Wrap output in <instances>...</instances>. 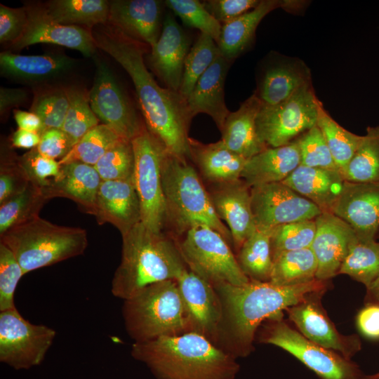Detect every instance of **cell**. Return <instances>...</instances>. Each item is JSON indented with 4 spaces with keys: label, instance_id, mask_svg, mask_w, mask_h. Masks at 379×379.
Returning a JSON list of instances; mask_svg holds the SVG:
<instances>
[{
    "label": "cell",
    "instance_id": "obj_46",
    "mask_svg": "<svg viewBox=\"0 0 379 379\" xmlns=\"http://www.w3.org/2000/svg\"><path fill=\"white\" fill-rule=\"evenodd\" d=\"M169 8L187 26L197 28L218 41L222 29L220 23L198 0H166Z\"/></svg>",
    "mask_w": 379,
    "mask_h": 379
},
{
    "label": "cell",
    "instance_id": "obj_42",
    "mask_svg": "<svg viewBox=\"0 0 379 379\" xmlns=\"http://www.w3.org/2000/svg\"><path fill=\"white\" fill-rule=\"evenodd\" d=\"M69 106L61 129L72 146L88 131L99 124V119L92 110L88 97L81 90L68 89Z\"/></svg>",
    "mask_w": 379,
    "mask_h": 379
},
{
    "label": "cell",
    "instance_id": "obj_15",
    "mask_svg": "<svg viewBox=\"0 0 379 379\" xmlns=\"http://www.w3.org/2000/svg\"><path fill=\"white\" fill-rule=\"evenodd\" d=\"M175 281L185 304L190 332L204 336L216 345L222 307L213 286L188 268Z\"/></svg>",
    "mask_w": 379,
    "mask_h": 379
},
{
    "label": "cell",
    "instance_id": "obj_22",
    "mask_svg": "<svg viewBox=\"0 0 379 379\" xmlns=\"http://www.w3.org/2000/svg\"><path fill=\"white\" fill-rule=\"evenodd\" d=\"M94 216L99 224L114 225L121 236L140 222V204L133 179L102 180Z\"/></svg>",
    "mask_w": 379,
    "mask_h": 379
},
{
    "label": "cell",
    "instance_id": "obj_19",
    "mask_svg": "<svg viewBox=\"0 0 379 379\" xmlns=\"http://www.w3.org/2000/svg\"><path fill=\"white\" fill-rule=\"evenodd\" d=\"M250 189L239 179L214 185L208 192L215 211L218 218L227 224L232 244L238 252L244 241L257 230Z\"/></svg>",
    "mask_w": 379,
    "mask_h": 379
},
{
    "label": "cell",
    "instance_id": "obj_2",
    "mask_svg": "<svg viewBox=\"0 0 379 379\" xmlns=\"http://www.w3.org/2000/svg\"><path fill=\"white\" fill-rule=\"evenodd\" d=\"M221 303L222 319L216 345L236 359L253 350L257 328L265 319L281 320L283 311L325 288V281L314 279L292 286L250 280L244 285H213Z\"/></svg>",
    "mask_w": 379,
    "mask_h": 379
},
{
    "label": "cell",
    "instance_id": "obj_53",
    "mask_svg": "<svg viewBox=\"0 0 379 379\" xmlns=\"http://www.w3.org/2000/svg\"><path fill=\"white\" fill-rule=\"evenodd\" d=\"M73 147L65 132L60 128H49L41 135V140L36 147L41 154L61 160Z\"/></svg>",
    "mask_w": 379,
    "mask_h": 379
},
{
    "label": "cell",
    "instance_id": "obj_30",
    "mask_svg": "<svg viewBox=\"0 0 379 379\" xmlns=\"http://www.w3.org/2000/svg\"><path fill=\"white\" fill-rule=\"evenodd\" d=\"M191 159L204 178L213 185L241 179L247 159L228 149L220 140L204 144L190 138Z\"/></svg>",
    "mask_w": 379,
    "mask_h": 379
},
{
    "label": "cell",
    "instance_id": "obj_43",
    "mask_svg": "<svg viewBox=\"0 0 379 379\" xmlns=\"http://www.w3.org/2000/svg\"><path fill=\"white\" fill-rule=\"evenodd\" d=\"M272 259L286 251L310 248L313 242L316 223L307 220L286 223L270 229Z\"/></svg>",
    "mask_w": 379,
    "mask_h": 379
},
{
    "label": "cell",
    "instance_id": "obj_58",
    "mask_svg": "<svg viewBox=\"0 0 379 379\" xmlns=\"http://www.w3.org/2000/svg\"><path fill=\"white\" fill-rule=\"evenodd\" d=\"M366 288L368 303L379 304V275Z\"/></svg>",
    "mask_w": 379,
    "mask_h": 379
},
{
    "label": "cell",
    "instance_id": "obj_37",
    "mask_svg": "<svg viewBox=\"0 0 379 379\" xmlns=\"http://www.w3.org/2000/svg\"><path fill=\"white\" fill-rule=\"evenodd\" d=\"M317 127L321 131L335 165L341 173L354 156L362 135H358L339 125L324 109L319 107Z\"/></svg>",
    "mask_w": 379,
    "mask_h": 379
},
{
    "label": "cell",
    "instance_id": "obj_25",
    "mask_svg": "<svg viewBox=\"0 0 379 379\" xmlns=\"http://www.w3.org/2000/svg\"><path fill=\"white\" fill-rule=\"evenodd\" d=\"M60 175L43 189L49 200L65 197L74 201L82 211L94 215L102 179L94 166L79 161L60 165Z\"/></svg>",
    "mask_w": 379,
    "mask_h": 379
},
{
    "label": "cell",
    "instance_id": "obj_45",
    "mask_svg": "<svg viewBox=\"0 0 379 379\" xmlns=\"http://www.w3.org/2000/svg\"><path fill=\"white\" fill-rule=\"evenodd\" d=\"M69 106L68 89L51 88L39 93L34 98L31 112L41 120L45 131L61 129Z\"/></svg>",
    "mask_w": 379,
    "mask_h": 379
},
{
    "label": "cell",
    "instance_id": "obj_9",
    "mask_svg": "<svg viewBox=\"0 0 379 379\" xmlns=\"http://www.w3.org/2000/svg\"><path fill=\"white\" fill-rule=\"evenodd\" d=\"M320 103L311 82L279 104L262 103L256 119L261 142L267 147L291 143L294 138L317 126Z\"/></svg>",
    "mask_w": 379,
    "mask_h": 379
},
{
    "label": "cell",
    "instance_id": "obj_50",
    "mask_svg": "<svg viewBox=\"0 0 379 379\" xmlns=\"http://www.w3.org/2000/svg\"><path fill=\"white\" fill-rule=\"evenodd\" d=\"M19 161L29 181L42 190L60 173L59 161L41 154L36 148L19 156Z\"/></svg>",
    "mask_w": 379,
    "mask_h": 379
},
{
    "label": "cell",
    "instance_id": "obj_55",
    "mask_svg": "<svg viewBox=\"0 0 379 379\" xmlns=\"http://www.w3.org/2000/svg\"><path fill=\"white\" fill-rule=\"evenodd\" d=\"M27 92L20 88H0V114L4 116L8 110L20 106L27 100Z\"/></svg>",
    "mask_w": 379,
    "mask_h": 379
},
{
    "label": "cell",
    "instance_id": "obj_13",
    "mask_svg": "<svg viewBox=\"0 0 379 379\" xmlns=\"http://www.w3.org/2000/svg\"><path fill=\"white\" fill-rule=\"evenodd\" d=\"M95 67L93 84L88 94L91 107L103 124L121 138L131 141L145 124L106 64L95 58Z\"/></svg>",
    "mask_w": 379,
    "mask_h": 379
},
{
    "label": "cell",
    "instance_id": "obj_36",
    "mask_svg": "<svg viewBox=\"0 0 379 379\" xmlns=\"http://www.w3.org/2000/svg\"><path fill=\"white\" fill-rule=\"evenodd\" d=\"M345 181L379 182V126H369L354 156L341 172Z\"/></svg>",
    "mask_w": 379,
    "mask_h": 379
},
{
    "label": "cell",
    "instance_id": "obj_52",
    "mask_svg": "<svg viewBox=\"0 0 379 379\" xmlns=\"http://www.w3.org/2000/svg\"><path fill=\"white\" fill-rule=\"evenodd\" d=\"M258 0H208L203 4L220 22L227 24L255 8Z\"/></svg>",
    "mask_w": 379,
    "mask_h": 379
},
{
    "label": "cell",
    "instance_id": "obj_56",
    "mask_svg": "<svg viewBox=\"0 0 379 379\" xmlns=\"http://www.w3.org/2000/svg\"><path fill=\"white\" fill-rule=\"evenodd\" d=\"M14 119L18 128L28 131L36 132L41 135L45 128L41 119L32 112L13 110Z\"/></svg>",
    "mask_w": 379,
    "mask_h": 379
},
{
    "label": "cell",
    "instance_id": "obj_48",
    "mask_svg": "<svg viewBox=\"0 0 379 379\" xmlns=\"http://www.w3.org/2000/svg\"><path fill=\"white\" fill-rule=\"evenodd\" d=\"M29 182L19 156L4 145L1 149L0 204L24 191Z\"/></svg>",
    "mask_w": 379,
    "mask_h": 379
},
{
    "label": "cell",
    "instance_id": "obj_29",
    "mask_svg": "<svg viewBox=\"0 0 379 379\" xmlns=\"http://www.w3.org/2000/svg\"><path fill=\"white\" fill-rule=\"evenodd\" d=\"M298 4L293 1H260L253 9L222 25L221 33L216 42L220 53L233 61L250 46L259 23L266 15L278 8H295L293 5Z\"/></svg>",
    "mask_w": 379,
    "mask_h": 379
},
{
    "label": "cell",
    "instance_id": "obj_33",
    "mask_svg": "<svg viewBox=\"0 0 379 379\" xmlns=\"http://www.w3.org/2000/svg\"><path fill=\"white\" fill-rule=\"evenodd\" d=\"M43 6L52 20L66 25L93 27L109 18V1L105 0H53Z\"/></svg>",
    "mask_w": 379,
    "mask_h": 379
},
{
    "label": "cell",
    "instance_id": "obj_38",
    "mask_svg": "<svg viewBox=\"0 0 379 379\" xmlns=\"http://www.w3.org/2000/svg\"><path fill=\"white\" fill-rule=\"evenodd\" d=\"M338 274H347L367 288L379 275V242L357 239L351 244Z\"/></svg>",
    "mask_w": 379,
    "mask_h": 379
},
{
    "label": "cell",
    "instance_id": "obj_18",
    "mask_svg": "<svg viewBox=\"0 0 379 379\" xmlns=\"http://www.w3.org/2000/svg\"><path fill=\"white\" fill-rule=\"evenodd\" d=\"M316 232L311 246L317 262L316 279L328 280L338 274L351 244L358 238L353 229L332 213L315 219Z\"/></svg>",
    "mask_w": 379,
    "mask_h": 379
},
{
    "label": "cell",
    "instance_id": "obj_6",
    "mask_svg": "<svg viewBox=\"0 0 379 379\" xmlns=\"http://www.w3.org/2000/svg\"><path fill=\"white\" fill-rule=\"evenodd\" d=\"M0 239L25 274L80 255L88 244L84 229L58 225L39 215L11 227Z\"/></svg>",
    "mask_w": 379,
    "mask_h": 379
},
{
    "label": "cell",
    "instance_id": "obj_54",
    "mask_svg": "<svg viewBox=\"0 0 379 379\" xmlns=\"http://www.w3.org/2000/svg\"><path fill=\"white\" fill-rule=\"evenodd\" d=\"M357 325L359 331L370 339H379V304L368 303L358 313Z\"/></svg>",
    "mask_w": 379,
    "mask_h": 379
},
{
    "label": "cell",
    "instance_id": "obj_28",
    "mask_svg": "<svg viewBox=\"0 0 379 379\" xmlns=\"http://www.w3.org/2000/svg\"><path fill=\"white\" fill-rule=\"evenodd\" d=\"M300 164L297 140L291 143L267 147L247 159L241 179L250 188L262 184L280 182Z\"/></svg>",
    "mask_w": 379,
    "mask_h": 379
},
{
    "label": "cell",
    "instance_id": "obj_39",
    "mask_svg": "<svg viewBox=\"0 0 379 379\" xmlns=\"http://www.w3.org/2000/svg\"><path fill=\"white\" fill-rule=\"evenodd\" d=\"M47 201L43 190L30 182L24 191L0 204V235L39 215Z\"/></svg>",
    "mask_w": 379,
    "mask_h": 379
},
{
    "label": "cell",
    "instance_id": "obj_40",
    "mask_svg": "<svg viewBox=\"0 0 379 379\" xmlns=\"http://www.w3.org/2000/svg\"><path fill=\"white\" fill-rule=\"evenodd\" d=\"M220 53L216 42L208 35L200 33L186 57L180 94L187 100L197 81L208 69Z\"/></svg>",
    "mask_w": 379,
    "mask_h": 379
},
{
    "label": "cell",
    "instance_id": "obj_32",
    "mask_svg": "<svg viewBox=\"0 0 379 379\" xmlns=\"http://www.w3.org/2000/svg\"><path fill=\"white\" fill-rule=\"evenodd\" d=\"M310 82L309 71L302 65L275 63L268 65L260 77L256 95L262 103L279 104Z\"/></svg>",
    "mask_w": 379,
    "mask_h": 379
},
{
    "label": "cell",
    "instance_id": "obj_49",
    "mask_svg": "<svg viewBox=\"0 0 379 379\" xmlns=\"http://www.w3.org/2000/svg\"><path fill=\"white\" fill-rule=\"evenodd\" d=\"M25 274L11 250L0 242V312L16 308L14 295Z\"/></svg>",
    "mask_w": 379,
    "mask_h": 379
},
{
    "label": "cell",
    "instance_id": "obj_7",
    "mask_svg": "<svg viewBox=\"0 0 379 379\" xmlns=\"http://www.w3.org/2000/svg\"><path fill=\"white\" fill-rule=\"evenodd\" d=\"M122 316L126 332L137 343L190 332L175 280L152 284L124 300Z\"/></svg>",
    "mask_w": 379,
    "mask_h": 379
},
{
    "label": "cell",
    "instance_id": "obj_47",
    "mask_svg": "<svg viewBox=\"0 0 379 379\" xmlns=\"http://www.w3.org/2000/svg\"><path fill=\"white\" fill-rule=\"evenodd\" d=\"M297 142L300 153V165L339 171L317 126L304 133Z\"/></svg>",
    "mask_w": 379,
    "mask_h": 379
},
{
    "label": "cell",
    "instance_id": "obj_21",
    "mask_svg": "<svg viewBox=\"0 0 379 379\" xmlns=\"http://www.w3.org/2000/svg\"><path fill=\"white\" fill-rule=\"evenodd\" d=\"M190 45L185 32L174 16L168 13L159 38L151 48L149 56L151 67L166 88L179 92Z\"/></svg>",
    "mask_w": 379,
    "mask_h": 379
},
{
    "label": "cell",
    "instance_id": "obj_1",
    "mask_svg": "<svg viewBox=\"0 0 379 379\" xmlns=\"http://www.w3.org/2000/svg\"><path fill=\"white\" fill-rule=\"evenodd\" d=\"M95 46L128 74L149 132L169 154L191 159L187 100L179 92L161 87L148 71L143 55L147 46L111 26L92 32Z\"/></svg>",
    "mask_w": 379,
    "mask_h": 379
},
{
    "label": "cell",
    "instance_id": "obj_11",
    "mask_svg": "<svg viewBox=\"0 0 379 379\" xmlns=\"http://www.w3.org/2000/svg\"><path fill=\"white\" fill-rule=\"evenodd\" d=\"M55 331L25 319L16 308L0 312V361L15 370H27L44 361Z\"/></svg>",
    "mask_w": 379,
    "mask_h": 379
},
{
    "label": "cell",
    "instance_id": "obj_17",
    "mask_svg": "<svg viewBox=\"0 0 379 379\" xmlns=\"http://www.w3.org/2000/svg\"><path fill=\"white\" fill-rule=\"evenodd\" d=\"M331 213L347 222L359 240H374L379 229V182L345 180Z\"/></svg>",
    "mask_w": 379,
    "mask_h": 379
},
{
    "label": "cell",
    "instance_id": "obj_5",
    "mask_svg": "<svg viewBox=\"0 0 379 379\" xmlns=\"http://www.w3.org/2000/svg\"><path fill=\"white\" fill-rule=\"evenodd\" d=\"M166 206V226L171 225L178 237L191 227L207 225L218 232L230 244L229 229L218 218L208 192L197 171L187 160L164 152L161 166Z\"/></svg>",
    "mask_w": 379,
    "mask_h": 379
},
{
    "label": "cell",
    "instance_id": "obj_35",
    "mask_svg": "<svg viewBox=\"0 0 379 379\" xmlns=\"http://www.w3.org/2000/svg\"><path fill=\"white\" fill-rule=\"evenodd\" d=\"M270 234V230L257 229L238 252V262L250 280L270 281L273 265Z\"/></svg>",
    "mask_w": 379,
    "mask_h": 379
},
{
    "label": "cell",
    "instance_id": "obj_14",
    "mask_svg": "<svg viewBox=\"0 0 379 379\" xmlns=\"http://www.w3.org/2000/svg\"><path fill=\"white\" fill-rule=\"evenodd\" d=\"M251 207L257 229L314 220L322 211L314 203L280 182L251 187Z\"/></svg>",
    "mask_w": 379,
    "mask_h": 379
},
{
    "label": "cell",
    "instance_id": "obj_10",
    "mask_svg": "<svg viewBox=\"0 0 379 379\" xmlns=\"http://www.w3.org/2000/svg\"><path fill=\"white\" fill-rule=\"evenodd\" d=\"M133 182L140 200L141 222L150 230L162 232L166 227V206L161 166L164 147L146 126L132 140Z\"/></svg>",
    "mask_w": 379,
    "mask_h": 379
},
{
    "label": "cell",
    "instance_id": "obj_31",
    "mask_svg": "<svg viewBox=\"0 0 379 379\" xmlns=\"http://www.w3.org/2000/svg\"><path fill=\"white\" fill-rule=\"evenodd\" d=\"M75 60L64 54L20 55L10 51L0 53L2 76L22 81H43L69 70Z\"/></svg>",
    "mask_w": 379,
    "mask_h": 379
},
{
    "label": "cell",
    "instance_id": "obj_34",
    "mask_svg": "<svg viewBox=\"0 0 379 379\" xmlns=\"http://www.w3.org/2000/svg\"><path fill=\"white\" fill-rule=\"evenodd\" d=\"M317 262L311 248L284 252L273 258L270 281L292 286L316 279Z\"/></svg>",
    "mask_w": 379,
    "mask_h": 379
},
{
    "label": "cell",
    "instance_id": "obj_20",
    "mask_svg": "<svg viewBox=\"0 0 379 379\" xmlns=\"http://www.w3.org/2000/svg\"><path fill=\"white\" fill-rule=\"evenodd\" d=\"M286 311L290 320L308 340L347 359L359 350V339L341 335L316 301L307 298Z\"/></svg>",
    "mask_w": 379,
    "mask_h": 379
},
{
    "label": "cell",
    "instance_id": "obj_12",
    "mask_svg": "<svg viewBox=\"0 0 379 379\" xmlns=\"http://www.w3.org/2000/svg\"><path fill=\"white\" fill-rule=\"evenodd\" d=\"M265 342L288 352L322 379H364L350 359L308 340L281 320L274 321Z\"/></svg>",
    "mask_w": 379,
    "mask_h": 379
},
{
    "label": "cell",
    "instance_id": "obj_44",
    "mask_svg": "<svg viewBox=\"0 0 379 379\" xmlns=\"http://www.w3.org/2000/svg\"><path fill=\"white\" fill-rule=\"evenodd\" d=\"M134 153L131 141L120 140L94 166L102 180L133 179Z\"/></svg>",
    "mask_w": 379,
    "mask_h": 379
},
{
    "label": "cell",
    "instance_id": "obj_51",
    "mask_svg": "<svg viewBox=\"0 0 379 379\" xmlns=\"http://www.w3.org/2000/svg\"><path fill=\"white\" fill-rule=\"evenodd\" d=\"M28 20L25 7L11 8L0 4V41L13 44L22 35Z\"/></svg>",
    "mask_w": 379,
    "mask_h": 379
},
{
    "label": "cell",
    "instance_id": "obj_4",
    "mask_svg": "<svg viewBox=\"0 0 379 379\" xmlns=\"http://www.w3.org/2000/svg\"><path fill=\"white\" fill-rule=\"evenodd\" d=\"M121 262L112 281V295L124 300L145 287L176 280L187 268L176 243L141 222L122 235Z\"/></svg>",
    "mask_w": 379,
    "mask_h": 379
},
{
    "label": "cell",
    "instance_id": "obj_27",
    "mask_svg": "<svg viewBox=\"0 0 379 379\" xmlns=\"http://www.w3.org/2000/svg\"><path fill=\"white\" fill-rule=\"evenodd\" d=\"M282 182L314 203L322 212L331 213L345 180L339 171L300 164Z\"/></svg>",
    "mask_w": 379,
    "mask_h": 379
},
{
    "label": "cell",
    "instance_id": "obj_16",
    "mask_svg": "<svg viewBox=\"0 0 379 379\" xmlns=\"http://www.w3.org/2000/svg\"><path fill=\"white\" fill-rule=\"evenodd\" d=\"M28 20L21 37L11 44L15 50L29 46L46 43L53 44L81 52L86 57L92 56L96 49L92 32L77 25L60 24L52 20L44 6L25 7Z\"/></svg>",
    "mask_w": 379,
    "mask_h": 379
},
{
    "label": "cell",
    "instance_id": "obj_59",
    "mask_svg": "<svg viewBox=\"0 0 379 379\" xmlns=\"http://www.w3.org/2000/svg\"><path fill=\"white\" fill-rule=\"evenodd\" d=\"M364 379H379V372L373 375L365 376Z\"/></svg>",
    "mask_w": 379,
    "mask_h": 379
},
{
    "label": "cell",
    "instance_id": "obj_8",
    "mask_svg": "<svg viewBox=\"0 0 379 379\" xmlns=\"http://www.w3.org/2000/svg\"><path fill=\"white\" fill-rule=\"evenodd\" d=\"M176 243L187 268L212 285L241 286L250 281L242 271L228 241L204 225L194 226Z\"/></svg>",
    "mask_w": 379,
    "mask_h": 379
},
{
    "label": "cell",
    "instance_id": "obj_24",
    "mask_svg": "<svg viewBox=\"0 0 379 379\" xmlns=\"http://www.w3.org/2000/svg\"><path fill=\"white\" fill-rule=\"evenodd\" d=\"M232 60L218 53L208 69L197 81L187 98L188 113L192 119L199 113L209 115L220 131L230 112L225 102L224 86Z\"/></svg>",
    "mask_w": 379,
    "mask_h": 379
},
{
    "label": "cell",
    "instance_id": "obj_41",
    "mask_svg": "<svg viewBox=\"0 0 379 379\" xmlns=\"http://www.w3.org/2000/svg\"><path fill=\"white\" fill-rule=\"evenodd\" d=\"M121 138L105 124H98L88 131L61 160L60 165L79 161L95 166Z\"/></svg>",
    "mask_w": 379,
    "mask_h": 379
},
{
    "label": "cell",
    "instance_id": "obj_57",
    "mask_svg": "<svg viewBox=\"0 0 379 379\" xmlns=\"http://www.w3.org/2000/svg\"><path fill=\"white\" fill-rule=\"evenodd\" d=\"M11 140L13 147L32 149L39 144L41 135L36 132L18 128L13 133Z\"/></svg>",
    "mask_w": 379,
    "mask_h": 379
},
{
    "label": "cell",
    "instance_id": "obj_3",
    "mask_svg": "<svg viewBox=\"0 0 379 379\" xmlns=\"http://www.w3.org/2000/svg\"><path fill=\"white\" fill-rule=\"evenodd\" d=\"M131 354L157 379H234L240 369L235 357L194 332L134 342Z\"/></svg>",
    "mask_w": 379,
    "mask_h": 379
},
{
    "label": "cell",
    "instance_id": "obj_26",
    "mask_svg": "<svg viewBox=\"0 0 379 379\" xmlns=\"http://www.w3.org/2000/svg\"><path fill=\"white\" fill-rule=\"evenodd\" d=\"M262 102L256 93L229 114L220 131V140L231 151L246 159L267 149L259 138L256 119Z\"/></svg>",
    "mask_w": 379,
    "mask_h": 379
},
{
    "label": "cell",
    "instance_id": "obj_23",
    "mask_svg": "<svg viewBox=\"0 0 379 379\" xmlns=\"http://www.w3.org/2000/svg\"><path fill=\"white\" fill-rule=\"evenodd\" d=\"M162 1L114 0L109 1L108 21L112 27L152 48L160 32Z\"/></svg>",
    "mask_w": 379,
    "mask_h": 379
}]
</instances>
